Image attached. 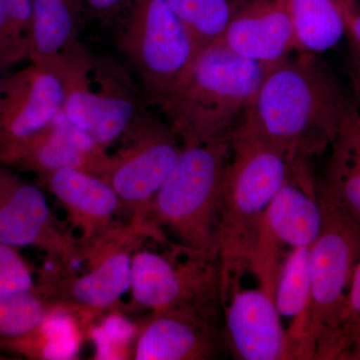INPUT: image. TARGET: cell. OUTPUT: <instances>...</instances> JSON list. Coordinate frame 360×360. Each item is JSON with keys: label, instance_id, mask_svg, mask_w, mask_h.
<instances>
[{"label": "cell", "instance_id": "4fadbf2b", "mask_svg": "<svg viewBox=\"0 0 360 360\" xmlns=\"http://www.w3.org/2000/svg\"><path fill=\"white\" fill-rule=\"evenodd\" d=\"M65 89L44 66L33 63L2 84L0 162L49 124L63 110Z\"/></svg>", "mask_w": 360, "mask_h": 360}, {"label": "cell", "instance_id": "e575fe53", "mask_svg": "<svg viewBox=\"0 0 360 360\" xmlns=\"http://www.w3.org/2000/svg\"><path fill=\"white\" fill-rule=\"evenodd\" d=\"M359 4H360V0H359Z\"/></svg>", "mask_w": 360, "mask_h": 360}, {"label": "cell", "instance_id": "ffe728a7", "mask_svg": "<svg viewBox=\"0 0 360 360\" xmlns=\"http://www.w3.org/2000/svg\"><path fill=\"white\" fill-rule=\"evenodd\" d=\"M319 194L360 224V122L354 104L328 148Z\"/></svg>", "mask_w": 360, "mask_h": 360}, {"label": "cell", "instance_id": "8fae6325", "mask_svg": "<svg viewBox=\"0 0 360 360\" xmlns=\"http://www.w3.org/2000/svg\"><path fill=\"white\" fill-rule=\"evenodd\" d=\"M311 160H293L290 174L265 212L250 271L260 288L272 291L281 271L283 245L309 248L321 233L323 212Z\"/></svg>", "mask_w": 360, "mask_h": 360}, {"label": "cell", "instance_id": "9a60e30c", "mask_svg": "<svg viewBox=\"0 0 360 360\" xmlns=\"http://www.w3.org/2000/svg\"><path fill=\"white\" fill-rule=\"evenodd\" d=\"M224 343L234 359L288 360L290 342L272 296L262 288L232 291L224 303Z\"/></svg>", "mask_w": 360, "mask_h": 360}, {"label": "cell", "instance_id": "52a82bcc", "mask_svg": "<svg viewBox=\"0 0 360 360\" xmlns=\"http://www.w3.org/2000/svg\"><path fill=\"white\" fill-rule=\"evenodd\" d=\"M115 21L118 51L146 103L160 106L193 63V40L167 0H131Z\"/></svg>", "mask_w": 360, "mask_h": 360}, {"label": "cell", "instance_id": "4dcf8cb0", "mask_svg": "<svg viewBox=\"0 0 360 360\" xmlns=\"http://www.w3.org/2000/svg\"><path fill=\"white\" fill-rule=\"evenodd\" d=\"M349 80L350 94L354 101L355 110L360 122V60L354 56L347 71Z\"/></svg>", "mask_w": 360, "mask_h": 360}, {"label": "cell", "instance_id": "9c48e42d", "mask_svg": "<svg viewBox=\"0 0 360 360\" xmlns=\"http://www.w3.org/2000/svg\"><path fill=\"white\" fill-rule=\"evenodd\" d=\"M129 291L132 302L150 312L191 310L220 319L224 310L217 260L177 245L168 255L137 248Z\"/></svg>", "mask_w": 360, "mask_h": 360}, {"label": "cell", "instance_id": "44dd1931", "mask_svg": "<svg viewBox=\"0 0 360 360\" xmlns=\"http://www.w3.org/2000/svg\"><path fill=\"white\" fill-rule=\"evenodd\" d=\"M292 25L296 51L319 54L347 37L359 0H278Z\"/></svg>", "mask_w": 360, "mask_h": 360}, {"label": "cell", "instance_id": "8992f818", "mask_svg": "<svg viewBox=\"0 0 360 360\" xmlns=\"http://www.w3.org/2000/svg\"><path fill=\"white\" fill-rule=\"evenodd\" d=\"M321 196V194H319ZM323 224L309 248V300L286 330L290 359H314L335 326L360 258V224L321 196Z\"/></svg>", "mask_w": 360, "mask_h": 360}, {"label": "cell", "instance_id": "ac0fdd59", "mask_svg": "<svg viewBox=\"0 0 360 360\" xmlns=\"http://www.w3.org/2000/svg\"><path fill=\"white\" fill-rule=\"evenodd\" d=\"M217 42L266 68L296 52L292 25L278 0H239Z\"/></svg>", "mask_w": 360, "mask_h": 360}, {"label": "cell", "instance_id": "7402d4cb", "mask_svg": "<svg viewBox=\"0 0 360 360\" xmlns=\"http://www.w3.org/2000/svg\"><path fill=\"white\" fill-rule=\"evenodd\" d=\"M30 56L47 68L60 56L82 46L78 32L84 15L82 0H32Z\"/></svg>", "mask_w": 360, "mask_h": 360}, {"label": "cell", "instance_id": "2e32d148", "mask_svg": "<svg viewBox=\"0 0 360 360\" xmlns=\"http://www.w3.org/2000/svg\"><path fill=\"white\" fill-rule=\"evenodd\" d=\"M42 182L58 198L71 224L80 232L82 250L108 238L123 224L115 191L101 177L77 168H61L42 177Z\"/></svg>", "mask_w": 360, "mask_h": 360}, {"label": "cell", "instance_id": "d6986e66", "mask_svg": "<svg viewBox=\"0 0 360 360\" xmlns=\"http://www.w3.org/2000/svg\"><path fill=\"white\" fill-rule=\"evenodd\" d=\"M96 315L65 304L25 335L0 340V352L28 359H73Z\"/></svg>", "mask_w": 360, "mask_h": 360}, {"label": "cell", "instance_id": "484cf974", "mask_svg": "<svg viewBox=\"0 0 360 360\" xmlns=\"http://www.w3.org/2000/svg\"><path fill=\"white\" fill-rule=\"evenodd\" d=\"M65 305L52 302L37 290L0 295V340L25 335Z\"/></svg>", "mask_w": 360, "mask_h": 360}, {"label": "cell", "instance_id": "d6a6232c", "mask_svg": "<svg viewBox=\"0 0 360 360\" xmlns=\"http://www.w3.org/2000/svg\"><path fill=\"white\" fill-rule=\"evenodd\" d=\"M11 355L2 354V352H0V360H13L15 359V357H11Z\"/></svg>", "mask_w": 360, "mask_h": 360}, {"label": "cell", "instance_id": "e0dca14e", "mask_svg": "<svg viewBox=\"0 0 360 360\" xmlns=\"http://www.w3.org/2000/svg\"><path fill=\"white\" fill-rule=\"evenodd\" d=\"M110 153L72 124L63 110L0 163L16 165L39 175V179L61 168H77L101 177Z\"/></svg>", "mask_w": 360, "mask_h": 360}, {"label": "cell", "instance_id": "f1b7e54d", "mask_svg": "<svg viewBox=\"0 0 360 360\" xmlns=\"http://www.w3.org/2000/svg\"><path fill=\"white\" fill-rule=\"evenodd\" d=\"M21 56L11 32L6 0H0V63L15 60Z\"/></svg>", "mask_w": 360, "mask_h": 360}, {"label": "cell", "instance_id": "7a4b0ae2", "mask_svg": "<svg viewBox=\"0 0 360 360\" xmlns=\"http://www.w3.org/2000/svg\"><path fill=\"white\" fill-rule=\"evenodd\" d=\"M231 153L220 196L217 262L222 307L240 286L251 260L265 212L288 179L293 160L245 123L229 139Z\"/></svg>", "mask_w": 360, "mask_h": 360}, {"label": "cell", "instance_id": "ba28073f", "mask_svg": "<svg viewBox=\"0 0 360 360\" xmlns=\"http://www.w3.org/2000/svg\"><path fill=\"white\" fill-rule=\"evenodd\" d=\"M161 243L150 225L125 224L108 238L82 250L86 271L73 274L59 262L40 272L35 290L52 302L68 303L96 315L112 310L129 291L132 257L144 238Z\"/></svg>", "mask_w": 360, "mask_h": 360}, {"label": "cell", "instance_id": "6da1fadb", "mask_svg": "<svg viewBox=\"0 0 360 360\" xmlns=\"http://www.w3.org/2000/svg\"><path fill=\"white\" fill-rule=\"evenodd\" d=\"M317 56L296 51L266 68L243 122L292 158L326 153L354 108Z\"/></svg>", "mask_w": 360, "mask_h": 360}, {"label": "cell", "instance_id": "603a6c76", "mask_svg": "<svg viewBox=\"0 0 360 360\" xmlns=\"http://www.w3.org/2000/svg\"><path fill=\"white\" fill-rule=\"evenodd\" d=\"M193 40L194 59L219 41L239 0H167ZM193 59V60H194Z\"/></svg>", "mask_w": 360, "mask_h": 360}, {"label": "cell", "instance_id": "83f0119b", "mask_svg": "<svg viewBox=\"0 0 360 360\" xmlns=\"http://www.w3.org/2000/svg\"><path fill=\"white\" fill-rule=\"evenodd\" d=\"M11 32L22 56L30 53L32 35V0H6Z\"/></svg>", "mask_w": 360, "mask_h": 360}, {"label": "cell", "instance_id": "7c38bea8", "mask_svg": "<svg viewBox=\"0 0 360 360\" xmlns=\"http://www.w3.org/2000/svg\"><path fill=\"white\" fill-rule=\"evenodd\" d=\"M0 243L16 248H39L51 262L68 267L82 262L79 241L59 226L39 187L2 167Z\"/></svg>", "mask_w": 360, "mask_h": 360}, {"label": "cell", "instance_id": "5b68a950", "mask_svg": "<svg viewBox=\"0 0 360 360\" xmlns=\"http://www.w3.org/2000/svg\"><path fill=\"white\" fill-rule=\"evenodd\" d=\"M46 68L63 85V115L104 150L148 115L146 99L127 70L108 59L92 58L84 47Z\"/></svg>", "mask_w": 360, "mask_h": 360}, {"label": "cell", "instance_id": "1f68e13d", "mask_svg": "<svg viewBox=\"0 0 360 360\" xmlns=\"http://www.w3.org/2000/svg\"><path fill=\"white\" fill-rule=\"evenodd\" d=\"M347 37L354 47V56L360 60V4L352 14V20L348 25Z\"/></svg>", "mask_w": 360, "mask_h": 360}, {"label": "cell", "instance_id": "277c9868", "mask_svg": "<svg viewBox=\"0 0 360 360\" xmlns=\"http://www.w3.org/2000/svg\"><path fill=\"white\" fill-rule=\"evenodd\" d=\"M229 141L182 146L156 193L148 222L191 252L217 260L220 196Z\"/></svg>", "mask_w": 360, "mask_h": 360}, {"label": "cell", "instance_id": "d4e9b609", "mask_svg": "<svg viewBox=\"0 0 360 360\" xmlns=\"http://www.w3.org/2000/svg\"><path fill=\"white\" fill-rule=\"evenodd\" d=\"M309 248H291L277 278L274 303L281 316L291 322L302 316L309 303Z\"/></svg>", "mask_w": 360, "mask_h": 360}, {"label": "cell", "instance_id": "30bf717a", "mask_svg": "<svg viewBox=\"0 0 360 360\" xmlns=\"http://www.w3.org/2000/svg\"><path fill=\"white\" fill-rule=\"evenodd\" d=\"M122 141L101 177L120 198L127 224L150 225L149 210L181 153V141L167 122L148 113Z\"/></svg>", "mask_w": 360, "mask_h": 360}, {"label": "cell", "instance_id": "4316f807", "mask_svg": "<svg viewBox=\"0 0 360 360\" xmlns=\"http://www.w3.org/2000/svg\"><path fill=\"white\" fill-rule=\"evenodd\" d=\"M35 288L32 269L16 248L0 243V295L28 292Z\"/></svg>", "mask_w": 360, "mask_h": 360}, {"label": "cell", "instance_id": "836d02e7", "mask_svg": "<svg viewBox=\"0 0 360 360\" xmlns=\"http://www.w3.org/2000/svg\"><path fill=\"white\" fill-rule=\"evenodd\" d=\"M2 84H4V82H2L1 79H0V92H1Z\"/></svg>", "mask_w": 360, "mask_h": 360}, {"label": "cell", "instance_id": "cb8c5ba5", "mask_svg": "<svg viewBox=\"0 0 360 360\" xmlns=\"http://www.w3.org/2000/svg\"><path fill=\"white\" fill-rule=\"evenodd\" d=\"M315 359H360V258L335 326Z\"/></svg>", "mask_w": 360, "mask_h": 360}, {"label": "cell", "instance_id": "5bb4252c", "mask_svg": "<svg viewBox=\"0 0 360 360\" xmlns=\"http://www.w3.org/2000/svg\"><path fill=\"white\" fill-rule=\"evenodd\" d=\"M224 345L219 319L191 310H163L150 312L137 324L132 359H213Z\"/></svg>", "mask_w": 360, "mask_h": 360}, {"label": "cell", "instance_id": "3957f363", "mask_svg": "<svg viewBox=\"0 0 360 360\" xmlns=\"http://www.w3.org/2000/svg\"><path fill=\"white\" fill-rule=\"evenodd\" d=\"M266 68L215 42L188 66L160 108L182 146L229 141L250 111Z\"/></svg>", "mask_w": 360, "mask_h": 360}, {"label": "cell", "instance_id": "f546056e", "mask_svg": "<svg viewBox=\"0 0 360 360\" xmlns=\"http://www.w3.org/2000/svg\"><path fill=\"white\" fill-rule=\"evenodd\" d=\"M84 15L103 21L115 20L131 0H82Z\"/></svg>", "mask_w": 360, "mask_h": 360}]
</instances>
